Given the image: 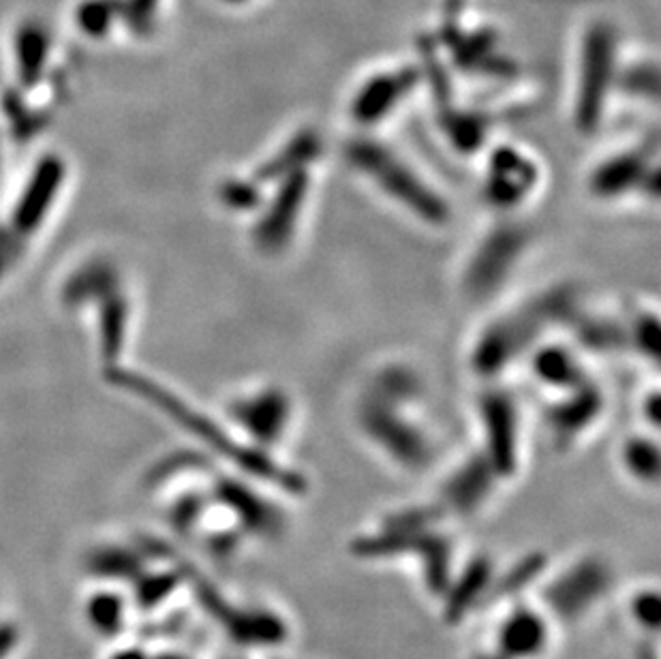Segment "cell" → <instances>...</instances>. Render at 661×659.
I'll list each match as a JSON object with an SVG mask.
<instances>
[{"instance_id": "5", "label": "cell", "mask_w": 661, "mask_h": 659, "mask_svg": "<svg viewBox=\"0 0 661 659\" xmlns=\"http://www.w3.org/2000/svg\"><path fill=\"white\" fill-rule=\"evenodd\" d=\"M608 69V37L606 35H591L587 48V63H585V88H583V112L585 116H596L601 97V84L606 82Z\"/></svg>"}, {"instance_id": "3", "label": "cell", "mask_w": 661, "mask_h": 659, "mask_svg": "<svg viewBox=\"0 0 661 659\" xmlns=\"http://www.w3.org/2000/svg\"><path fill=\"white\" fill-rule=\"evenodd\" d=\"M289 405L278 393H258L236 402V420L260 442L274 444L287 426Z\"/></svg>"}, {"instance_id": "9", "label": "cell", "mask_w": 661, "mask_h": 659, "mask_svg": "<svg viewBox=\"0 0 661 659\" xmlns=\"http://www.w3.org/2000/svg\"><path fill=\"white\" fill-rule=\"evenodd\" d=\"M7 258H9V251L0 245V276L4 274V270H7V265H9V260H7Z\"/></svg>"}, {"instance_id": "2", "label": "cell", "mask_w": 661, "mask_h": 659, "mask_svg": "<svg viewBox=\"0 0 661 659\" xmlns=\"http://www.w3.org/2000/svg\"><path fill=\"white\" fill-rule=\"evenodd\" d=\"M548 643V625L529 608L514 610L499 627V649L506 659L537 658Z\"/></svg>"}, {"instance_id": "6", "label": "cell", "mask_w": 661, "mask_h": 659, "mask_svg": "<svg viewBox=\"0 0 661 659\" xmlns=\"http://www.w3.org/2000/svg\"><path fill=\"white\" fill-rule=\"evenodd\" d=\"M114 17V7L108 0H88L77 9V26L92 37H101Z\"/></svg>"}, {"instance_id": "7", "label": "cell", "mask_w": 661, "mask_h": 659, "mask_svg": "<svg viewBox=\"0 0 661 659\" xmlns=\"http://www.w3.org/2000/svg\"><path fill=\"white\" fill-rule=\"evenodd\" d=\"M625 464L640 480H656L658 475V450L647 442H632L625 450Z\"/></svg>"}, {"instance_id": "4", "label": "cell", "mask_w": 661, "mask_h": 659, "mask_svg": "<svg viewBox=\"0 0 661 659\" xmlns=\"http://www.w3.org/2000/svg\"><path fill=\"white\" fill-rule=\"evenodd\" d=\"M50 52V35L48 30L37 24H24L15 35V69L22 84L33 86L41 77L43 65Z\"/></svg>"}, {"instance_id": "8", "label": "cell", "mask_w": 661, "mask_h": 659, "mask_svg": "<svg viewBox=\"0 0 661 659\" xmlns=\"http://www.w3.org/2000/svg\"><path fill=\"white\" fill-rule=\"evenodd\" d=\"M658 612H660V604H658V595L643 594L636 597V619L643 625H656L658 623Z\"/></svg>"}, {"instance_id": "1", "label": "cell", "mask_w": 661, "mask_h": 659, "mask_svg": "<svg viewBox=\"0 0 661 659\" xmlns=\"http://www.w3.org/2000/svg\"><path fill=\"white\" fill-rule=\"evenodd\" d=\"M66 165L59 154H46L26 178L9 219L15 240L35 236L52 214L65 187Z\"/></svg>"}]
</instances>
